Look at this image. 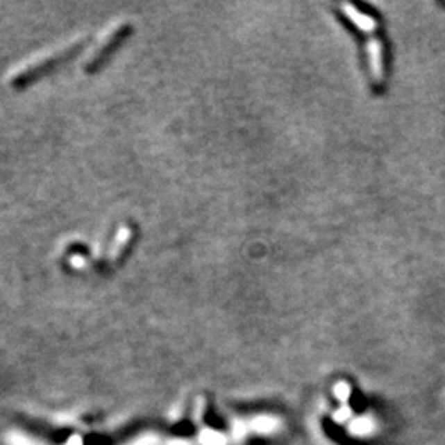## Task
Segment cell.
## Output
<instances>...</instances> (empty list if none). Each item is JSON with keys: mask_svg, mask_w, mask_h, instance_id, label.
I'll list each match as a JSON object with an SVG mask.
<instances>
[{"mask_svg": "<svg viewBox=\"0 0 445 445\" xmlns=\"http://www.w3.org/2000/svg\"><path fill=\"white\" fill-rule=\"evenodd\" d=\"M127 32H129V26L127 25H117L114 26V28L108 30V32L101 37L99 42L91 48V51L87 53L85 61H83V68H85L86 72H92L94 68H98V66L103 63L106 56H108L109 53L116 48L117 43L124 38Z\"/></svg>", "mask_w": 445, "mask_h": 445, "instance_id": "2", "label": "cell"}, {"mask_svg": "<svg viewBox=\"0 0 445 445\" xmlns=\"http://www.w3.org/2000/svg\"><path fill=\"white\" fill-rule=\"evenodd\" d=\"M198 444H200V445H228V437L224 434H219V433H215V430L205 429L203 433L200 434Z\"/></svg>", "mask_w": 445, "mask_h": 445, "instance_id": "6", "label": "cell"}, {"mask_svg": "<svg viewBox=\"0 0 445 445\" xmlns=\"http://www.w3.org/2000/svg\"><path fill=\"white\" fill-rule=\"evenodd\" d=\"M81 40H73V42L65 43L61 47H55L48 51H42L40 55L30 56V58L22 61V63L13 66L10 72H8L7 83L10 86L19 87L30 81H35L38 76H42V74L50 72L51 68H55L56 65L63 63L69 56H73L81 48Z\"/></svg>", "mask_w": 445, "mask_h": 445, "instance_id": "1", "label": "cell"}, {"mask_svg": "<svg viewBox=\"0 0 445 445\" xmlns=\"http://www.w3.org/2000/svg\"><path fill=\"white\" fill-rule=\"evenodd\" d=\"M373 429L374 424L369 417H360L350 424V433L355 435H368L373 433Z\"/></svg>", "mask_w": 445, "mask_h": 445, "instance_id": "7", "label": "cell"}, {"mask_svg": "<svg viewBox=\"0 0 445 445\" xmlns=\"http://www.w3.org/2000/svg\"><path fill=\"white\" fill-rule=\"evenodd\" d=\"M6 444L7 445H47L40 442L37 439L28 437V435L24 433H19V430H12V433L6 434Z\"/></svg>", "mask_w": 445, "mask_h": 445, "instance_id": "5", "label": "cell"}, {"mask_svg": "<svg viewBox=\"0 0 445 445\" xmlns=\"http://www.w3.org/2000/svg\"><path fill=\"white\" fill-rule=\"evenodd\" d=\"M368 55H369V66H371V73L374 83H381L385 78V61H383V45L378 38H371L368 43Z\"/></svg>", "mask_w": 445, "mask_h": 445, "instance_id": "4", "label": "cell"}, {"mask_svg": "<svg viewBox=\"0 0 445 445\" xmlns=\"http://www.w3.org/2000/svg\"><path fill=\"white\" fill-rule=\"evenodd\" d=\"M158 442V439L156 435H144V437H140L135 440V442H132L131 445H156Z\"/></svg>", "mask_w": 445, "mask_h": 445, "instance_id": "10", "label": "cell"}, {"mask_svg": "<svg viewBox=\"0 0 445 445\" xmlns=\"http://www.w3.org/2000/svg\"><path fill=\"white\" fill-rule=\"evenodd\" d=\"M350 416H351V409L346 406V404H343V406L338 409L337 412H335V421L337 422H345L346 419H350Z\"/></svg>", "mask_w": 445, "mask_h": 445, "instance_id": "9", "label": "cell"}, {"mask_svg": "<svg viewBox=\"0 0 445 445\" xmlns=\"http://www.w3.org/2000/svg\"><path fill=\"white\" fill-rule=\"evenodd\" d=\"M280 426V421L276 419V417L269 416H261L254 417L251 421L237 422L235 426V435L236 437H244L246 434H271L277 430V427Z\"/></svg>", "mask_w": 445, "mask_h": 445, "instance_id": "3", "label": "cell"}, {"mask_svg": "<svg viewBox=\"0 0 445 445\" xmlns=\"http://www.w3.org/2000/svg\"><path fill=\"white\" fill-rule=\"evenodd\" d=\"M65 445H83V440H81V437H79V435H73V437L69 439Z\"/></svg>", "mask_w": 445, "mask_h": 445, "instance_id": "12", "label": "cell"}, {"mask_svg": "<svg viewBox=\"0 0 445 445\" xmlns=\"http://www.w3.org/2000/svg\"><path fill=\"white\" fill-rule=\"evenodd\" d=\"M165 445H200L196 442H193V440H185V439H175V440H169V442H165Z\"/></svg>", "mask_w": 445, "mask_h": 445, "instance_id": "11", "label": "cell"}, {"mask_svg": "<svg viewBox=\"0 0 445 445\" xmlns=\"http://www.w3.org/2000/svg\"><path fill=\"white\" fill-rule=\"evenodd\" d=\"M333 393H335V398H337L338 401H342L343 404H346V401L350 399L351 387L348 386L345 381H340V383H337V385H335Z\"/></svg>", "mask_w": 445, "mask_h": 445, "instance_id": "8", "label": "cell"}]
</instances>
